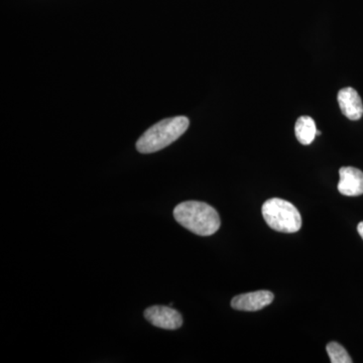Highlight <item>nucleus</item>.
I'll use <instances>...</instances> for the list:
<instances>
[{
    "label": "nucleus",
    "mask_w": 363,
    "mask_h": 363,
    "mask_svg": "<svg viewBox=\"0 0 363 363\" xmlns=\"http://www.w3.org/2000/svg\"><path fill=\"white\" fill-rule=\"evenodd\" d=\"M262 212L267 225L279 233H297L302 226L300 212L286 200L272 198L264 203Z\"/></svg>",
    "instance_id": "obj_3"
},
{
    "label": "nucleus",
    "mask_w": 363,
    "mask_h": 363,
    "mask_svg": "<svg viewBox=\"0 0 363 363\" xmlns=\"http://www.w3.org/2000/svg\"><path fill=\"white\" fill-rule=\"evenodd\" d=\"M274 294L269 291H257V292L241 294L231 301V307L240 311L255 312L264 309L272 304Z\"/></svg>",
    "instance_id": "obj_5"
},
{
    "label": "nucleus",
    "mask_w": 363,
    "mask_h": 363,
    "mask_svg": "<svg viewBox=\"0 0 363 363\" xmlns=\"http://www.w3.org/2000/svg\"><path fill=\"white\" fill-rule=\"evenodd\" d=\"M340 180L338 191L348 197H357L363 194V173L353 167H343L339 171Z\"/></svg>",
    "instance_id": "obj_6"
},
{
    "label": "nucleus",
    "mask_w": 363,
    "mask_h": 363,
    "mask_svg": "<svg viewBox=\"0 0 363 363\" xmlns=\"http://www.w3.org/2000/svg\"><path fill=\"white\" fill-rule=\"evenodd\" d=\"M174 217L179 224L200 236L213 235L220 228V217L204 202L186 201L177 205Z\"/></svg>",
    "instance_id": "obj_1"
},
{
    "label": "nucleus",
    "mask_w": 363,
    "mask_h": 363,
    "mask_svg": "<svg viewBox=\"0 0 363 363\" xmlns=\"http://www.w3.org/2000/svg\"><path fill=\"white\" fill-rule=\"evenodd\" d=\"M338 104L344 116L350 121H358L363 116L362 98L353 88H343L338 93Z\"/></svg>",
    "instance_id": "obj_7"
},
{
    "label": "nucleus",
    "mask_w": 363,
    "mask_h": 363,
    "mask_svg": "<svg viewBox=\"0 0 363 363\" xmlns=\"http://www.w3.org/2000/svg\"><path fill=\"white\" fill-rule=\"evenodd\" d=\"M295 135L298 142L304 145H311L317 135L316 123L310 116H301L295 125Z\"/></svg>",
    "instance_id": "obj_8"
},
{
    "label": "nucleus",
    "mask_w": 363,
    "mask_h": 363,
    "mask_svg": "<svg viewBox=\"0 0 363 363\" xmlns=\"http://www.w3.org/2000/svg\"><path fill=\"white\" fill-rule=\"evenodd\" d=\"M190 121L186 116L164 119L149 128L136 143L140 154L159 152L176 142L188 130Z\"/></svg>",
    "instance_id": "obj_2"
},
{
    "label": "nucleus",
    "mask_w": 363,
    "mask_h": 363,
    "mask_svg": "<svg viewBox=\"0 0 363 363\" xmlns=\"http://www.w3.org/2000/svg\"><path fill=\"white\" fill-rule=\"evenodd\" d=\"M145 318L157 328L176 330L183 325V317L175 309L167 306H152L145 311Z\"/></svg>",
    "instance_id": "obj_4"
},
{
    "label": "nucleus",
    "mask_w": 363,
    "mask_h": 363,
    "mask_svg": "<svg viewBox=\"0 0 363 363\" xmlns=\"http://www.w3.org/2000/svg\"><path fill=\"white\" fill-rule=\"evenodd\" d=\"M357 231L358 233H359V235L362 236V238L363 240V221L360 222V223L358 224Z\"/></svg>",
    "instance_id": "obj_10"
},
{
    "label": "nucleus",
    "mask_w": 363,
    "mask_h": 363,
    "mask_svg": "<svg viewBox=\"0 0 363 363\" xmlns=\"http://www.w3.org/2000/svg\"><path fill=\"white\" fill-rule=\"evenodd\" d=\"M327 353L330 357L332 363H351L353 360L351 359L350 354L343 346L337 342H330L326 347Z\"/></svg>",
    "instance_id": "obj_9"
}]
</instances>
